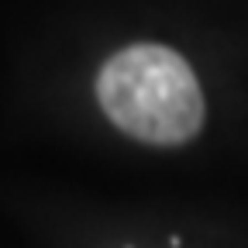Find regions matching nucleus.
Here are the masks:
<instances>
[{
    "label": "nucleus",
    "mask_w": 248,
    "mask_h": 248,
    "mask_svg": "<svg viewBox=\"0 0 248 248\" xmlns=\"http://www.w3.org/2000/svg\"><path fill=\"white\" fill-rule=\"evenodd\" d=\"M104 114L124 135L148 145H183L203 128V90L179 52L166 45H128L97 76Z\"/></svg>",
    "instance_id": "f257e3e1"
}]
</instances>
